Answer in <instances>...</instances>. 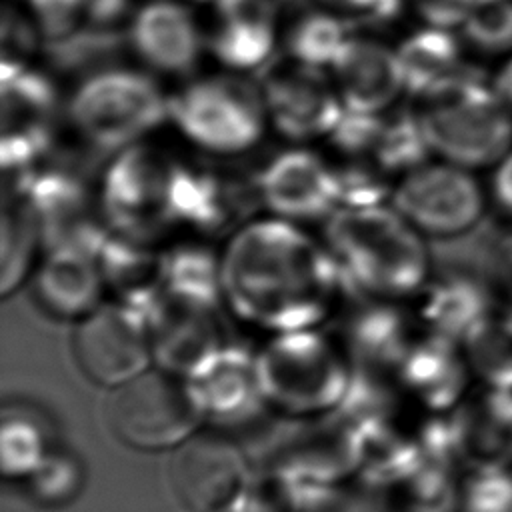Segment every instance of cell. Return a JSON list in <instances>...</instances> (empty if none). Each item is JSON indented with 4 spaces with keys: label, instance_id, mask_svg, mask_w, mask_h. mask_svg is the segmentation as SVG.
Returning a JSON list of instances; mask_svg holds the SVG:
<instances>
[{
    "label": "cell",
    "instance_id": "6da1fadb",
    "mask_svg": "<svg viewBox=\"0 0 512 512\" xmlns=\"http://www.w3.org/2000/svg\"><path fill=\"white\" fill-rule=\"evenodd\" d=\"M220 262L224 304L272 334L320 328L352 294L326 244L274 216L238 226Z\"/></svg>",
    "mask_w": 512,
    "mask_h": 512
},
{
    "label": "cell",
    "instance_id": "7a4b0ae2",
    "mask_svg": "<svg viewBox=\"0 0 512 512\" xmlns=\"http://www.w3.org/2000/svg\"><path fill=\"white\" fill-rule=\"evenodd\" d=\"M324 244L352 296L398 302L430 280L426 238L392 204L338 208L324 222Z\"/></svg>",
    "mask_w": 512,
    "mask_h": 512
},
{
    "label": "cell",
    "instance_id": "3957f363",
    "mask_svg": "<svg viewBox=\"0 0 512 512\" xmlns=\"http://www.w3.org/2000/svg\"><path fill=\"white\" fill-rule=\"evenodd\" d=\"M414 114L440 160L478 172L512 150V110L490 82L458 74L418 96Z\"/></svg>",
    "mask_w": 512,
    "mask_h": 512
},
{
    "label": "cell",
    "instance_id": "277c9868",
    "mask_svg": "<svg viewBox=\"0 0 512 512\" xmlns=\"http://www.w3.org/2000/svg\"><path fill=\"white\" fill-rule=\"evenodd\" d=\"M66 112L88 146L116 154L144 142L170 118V96L142 70L110 68L86 76Z\"/></svg>",
    "mask_w": 512,
    "mask_h": 512
},
{
    "label": "cell",
    "instance_id": "5b68a950",
    "mask_svg": "<svg viewBox=\"0 0 512 512\" xmlns=\"http://www.w3.org/2000/svg\"><path fill=\"white\" fill-rule=\"evenodd\" d=\"M168 120L192 146L216 156L252 150L268 126L260 84L232 70L182 86L170 96Z\"/></svg>",
    "mask_w": 512,
    "mask_h": 512
},
{
    "label": "cell",
    "instance_id": "8992f818",
    "mask_svg": "<svg viewBox=\"0 0 512 512\" xmlns=\"http://www.w3.org/2000/svg\"><path fill=\"white\" fill-rule=\"evenodd\" d=\"M256 360L264 398L290 412L338 406L352 376L344 346L318 328L274 334Z\"/></svg>",
    "mask_w": 512,
    "mask_h": 512
},
{
    "label": "cell",
    "instance_id": "52a82bcc",
    "mask_svg": "<svg viewBox=\"0 0 512 512\" xmlns=\"http://www.w3.org/2000/svg\"><path fill=\"white\" fill-rule=\"evenodd\" d=\"M178 160L138 142L112 154L96 190L110 232L152 242L172 224V184Z\"/></svg>",
    "mask_w": 512,
    "mask_h": 512
},
{
    "label": "cell",
    "instance_id": "ba28073f",
    "mask_svg": "<svg viewBox=\"0 0 512 512\" xmlns=\"http://www.w3.org/2000/svg\"><path fill=\"white\" fill-rule=\"evenodd\" d=\"M204 412L186 378L152 366L108 398L112 430L130 446L162 450L186 442Z\"/></svg>",
    "mask_w": 512,
    "mask_h": 512
},
{
    "label": "cell",
    "instance_id": "9c48e42d",
    "mask_svg": "<svg viewBox=\"0 0 512 512\" xmlns=\"http://www.w3.org/2000/svg\"><path fill=\"white\" fill-rule=\"evenodd\" d=\"M390 204L424 238L466 234L490 208L488 188L476 170L440 158L404 174L394 184Z\"/></svg>",
    "mask_w": 512,
    "mask_h": 512
},
{
    "label": "cell",
    "instance_id": "30bf717a",
    "mask_svg": "<svg viewBox=\"0 0 512 512\" xmlns=\"http://www.w3.org/2000/svg\"><path fill=\"white\" fill-rule=\"evenodd\" d=\"M72 350L92 382L120 388L154 366L148 314L128 302H102L76 322Z\"/></svg>",
    "mask_w": 512,
    "mask_h": 512
},
{
    "label": "cell",
    "instance_id": "8fae6325",
    "mask_svg": "<svg viewBox=\"0 0 512 512\" xmlns=\"http://www.w3.org/2000/svg\"><path fill=\"white\" fill-rule=\"evenodd\" d=\"M258 84L268 124L294 142L328 138L346 112L332 74L290 56L272 60Z\"/></svg>",
    "mask_w": 512,
    "mask_h": 512
},
{
    "label": "cell",
    "instance_id": "7c38bea8",
    "mask_svg": "<svg viewBox=\"0 0 512 512\" xmlns=\"http://www.w3.org/2000/svg\"><path fill=\"white\" fill-rule=\"evenodd\" d=\"M254 178L260 206L268 216L294 224L326 222L340 208L334 164L312 150L278 152Z\"/></svg>",
    "mask_w": 512,
    "mask_h": 512
},
{
    "label": "cell",
    "instance_id": "4fadbf2b",
    "mask_svg": "<svg viewBox=\"0 0 512 512\" xmlns=\"http://www.w3.org/2000/svg\"><path fill=\"white\" fill-rule=\"evenodd\" d=\"M170 480L180 502L192 512H230L246 494L248 466L230 440L198 434L174 452Z\"/></svg>",
    "mask_w": 512,
    "mask_h": 512
},
{
    "label": "cell",
    "instance_id": "5bb4252c",
    "mask_svg": "<svg viewBox=\"0 0 512 512\" xmlns=\"http://www.w3.org/2000/svg\"><path fill=\"white\" fill-rule=\"evenodd\" d=\"M154 364L192 378L224 344L218 308L190 304L164 290L148 310Z\"/></svg>",
    "mask_w": 512,
    "mask_h": 512
},
{
    "label": "cell",
    "instance_id": "9a60e30c",
    "mask_svg": "<svg viewBox=\"0 0 512 512\" xmlns=\"http://www.w3.org/2000/svg\"><path fill=\"white\" fill-rule=\"evenodd\" d=\"M128 40L138 58L158 74H188L208 40L188 2L148 0L128 22Z\"/></svg>",
    "mask_w": 512,
    "mask_h": 512
},
{
    "label": "cell",
    "instance_id": "2e32d148",
    "mask_svg": "<svg viewBox=\"0 0 512 512\" xmlns=\"http://www.w3.org/2000/svg\"><path fill=\"white\" fill-rule=\"evenodd\" d=\"M208 50L232 72L264 70L280 40L274 0H216Z\"/></svg>",
    "mask_w": 512,
    "mask_h": 512
},
{
    "label": "cell",
    "instance_id": "e0dca14e",
    "mask_svg": "<svg viewBox=\"0 0 512 512\" xmlns=\"http://www.w3.org/2000/svg\"><path fill=\"white\" fill-rule=\"evenodd\" d=\"M330 74L350 112L384 114L406 92L396 48L366 36L346 42Z\"/></svg>",
    "mask_w": 512,
    "mask_h": 512
},
{
    "label": "cell",
    "instance_id": "ac0fdd59",
    "mask_svg": "<svg viewBox=\"0 0 512 512\" xmlns=\"http://www.w3.org/2000/svg\"><path fill=\"white\" fill-rule=\"evenodd\" d=\"M34 298L62 320H82L102 304L106 290L98 254L82 248H50L32 274Z\"/></svg>",
    "mask_w": 512,
    "mask_h": 512
},
{
    "label": "cell",
    "instance_id": "d6986e66",
    "mask_svg": "<svg viewBox=\"0 0 512 512\" xmlns=\"http://www.w3.org/2000/svg\"><path fill=\"white\" fill-rule=\"evenodd\" d=\"M188 384L204 414L238 420L256 412L264 398L258 360L248 348L224 344Z\"/></svg>",
    "mask_w": 512,
    "mask_h": 512
},
{
    "label": "cell",
    "instance_id": "ffe728a7",
    "mask_svg": "<svg viewBox=\"0 0 512 512\" xmlns=\"http://www.w3.org/2000/svg\"><path fill=\"white\" fill-rule=\"evenodd\" d=\"M344 322L342 346L356 368L374 372L398 370L412 348V328L408 316L390 300L366 298Z\"/></svg>",
    "mask_w": 512,
    "mask_h": 512
},
{
    "label": "cell",
    "instance_id": "44dd1931",
    "mask_svg": "<svg viewBox=\"0 0 512 512\" xmlns=\"http://www.w3.org/2000/svg\"><path fill=\"white\" fill-rule=\"evenodd\" d=\"M400 384L432 412H450L466 394L470 362L446 336L414 340L398 366Z\"/></svg>",
    "mask_w": 512,
    "mask_h": 512
},
{
    "label": "cell",
    "instance_id": "7402d4cb",
    "mask_svg": "<svg viewBox=\"0 0 512 512\" xmlns=\"http://www.w3.org/2000/svg\"><path fill=\"white\" fill-rule=\"evenodd\" d=\"M406 92L414 98L462 74L464 44L446 28L426 26L414 30L396 48Z\"/></svg>",
    "mask_w": 512,
    "mask_h": 512
},
{
    "label": "cell",
    "instance_id": "603a6c76",
    "mask_svg": "<svg viewBox=\"0 0 512 512\" xmlns=\"http://www.w3.org/2000/svg\"><path fill=\"white\" fill-rule=\"evenodd\" d=\"M0 244V292L8 298L34 274L38 248L44 246L36 212L24 190L4 188Z\"/></svg>",
    "mask_w": 512,
    "mask_h": 512
},
{
    "label": "cell",
    "instance_id": "cb8c5ba5",
    "mask_svg": "<svg viewBox=\"0 0 512 512\" xmlns=\"http://www.w3.org/2000/svg\"><path fill=\"white\" fill-rule=\"evenodd\" d=\"M162 290L178 300L218 308L222 296V262L204 244H176L162 252Z\"/></svg>",
    "mask_w": 512,
    "mask_h": 512
},
{
    "label": "cell",
    "instance_id": "d4e9b609",
    "mask_svg": "<svg viewBox=\"0 0 512 512\" xmlns=\"http://www.w3.org/2000/svg\"><path fill=\"white\" fill-rule=\"evenodd\" d=\"M350 38L346 18L320 6L302 12L282 34L286 56L326 70H330Z\"/></svg>",
    "mask_w": 512,
    "mask_h": 512
},
{
    "label": "cell",
    "instance_id": "484cf974",
    "mask_svg": "<svg viewBox=\"0 0 512 512\" xmlns=\"http://www.w3.org/2000/svg\"><path fill=\"white\" fill-rule=\"evenodd\" d=\"M430 146L414 110L386 116L376 146V162L388 176H404L430 160Z\"/></svg>",
    "mask_w": 512,
    "mask_h": 512
},
{
    "label": "cell",
    "instance_id": "4316f807",
    "mask_svg": "<svg viewBox=\"0 0 512 512\" xmlns=\"http://www.w3.org/2000/svg\"><path fill=\"white\" fill-rule=\"evenodd\" d=\"M2 470L12 478H30L48 458L46 436L30 410L4 408L0 434Z\"/></svg>",
    "mask_w": 512,
    "mask_h": 512
},
{
    "label": "cell",
    "instance_id": "83f0119b",
    "mask_svg": "<svg viewBox=\"0 0 512 512\" xmlns=\"http://www.w3.org/2000/svg\"><path fill=\"white\" fill-rule=\"evenodd\" d=\"M460 28L464 48L502 62L512 54V0H480Z\"/></svg>",
    "mask_w": 512,
    "mask_h": 512
},
{
    "label": "cell",
    "instance_id": "f1b7e54d",
    "mask_svg": "<svg viewBox=\"0 0 512 512\" xmlns=\"http://www.w3.org/2000/svg\"><path fill=\"white\" fill-rule=\"evenodd\" d=\"M456 512H512V462L466 466Z\"/></svg>",
    "mask_w": 512,
    "mask_h": 512
},
{
    "label": "cell",
    "instance_id": "f546056e",
    "mask_svg": "<svg viewBox=\"0 0 512 512\" xmlns=\"http://www.w3.org/2000/svg\"><path fill=\"white\" fill-rule=\"evenodd\" d=\"M88 0H28V16L38 34L64 40L86 24Z\"/></svg>",
    "mask_w": 512,
    "mask_h": 512
},
{
    "label": "cell",
    "instance_id": "4dcf8cb0",
    "mask_svg": "<svg viewBox=\"0 0 512 512\" xmlns=\"http://www.w3.org/2000/svg\"><path fill=\"white\" fill-rule=\"evenodd\" d=\"M34 494L42 502H62L76 492L78 486V468L76 462L68 456H54L42 462V466L30 476Z\"/></svg>",
    "mask_w": 512,
    "mask_h": 512
},
{
    "label": "cell",
    "instance_id": "1f68e13d",
    "mask_svg": "<svg viewBox=\"0 0 512 512\" xmlns=\"http://www.w3.org/2000/svg\"><path fill=\"white\" fill-rule=\"evenodd\" d=\"M480 0H408L422 24L436 28L462 26Z\"/></svg>",
    "mask_w": 512,
    "mask_h": 512
},
{
    "label": "cell",
    "instance_id": "d6a6232c",
    "mask_svg": "<svg viewBox=\"0 0 512 512\" xmlns=\"http://www.w3.org/2000/svg\"><path fill=\"white\" fill-rule=\"evenodd\" d=\"M316 6L332 10L344 18H388L396 12L402 0H312Z\"/></svg>",
    "mask_w": 512,
    "mask_h": 512
},
{
    "label": "cell",
    "instance_id": "836d02e7",
    "mask_svg": "<svg viewBox=\"0 0 512 512\" xmlns=\"http://www.w3.org/2000/svg\"><path fill=\"white\" fill-rule=\"evenodd\" d=\"M488 202L508 222H512V150L492 168V176L486 184Z\"/></svg>",
    "mask_w": 512,
    "mask_h": 512
},
{
    "label": "cell",
    "instance_id": "e575fe53",
    "mask_svg": "<svg viewBox=\"0 0 512 512\" xmlns=\"http://www.w3.org/2000/svg\"><path fill=\"white\" fill-rule=\"evenodd\" d=\"M496 94L502 98V102L512 110V54L498 62V72L490 80Z\"/></svg>",
    "mask_w": 512,
    "mask_h": 512
},
{
    "label": "cell",
    "instance_id": "d590c367",
    "mask_svg": "<svg viewBox=\"0 0 512 512\" xmlns=\"http://www.w3.org/2000/svg\"><path fill=\"white\" fill-rule=\"evenodd\" d=\"M230 512H274V508L270 504H266L264 500L250 496L248 492L236 502V506Z\"/></svg>",
    "mask_w": 512,
    "mask_h": 512
},
{
    "label": "cell",
    "instance_id": "8d00e7d4",
    "mask_svg": "<svg viewBox=\"0 0 512 512\" xmlns=\"http://www.w3.org/2000/svg\"><path fill=\"white\" fill-rule=\"evenodd\" d=\"M182 2H196V4H212V2H216V0H182Z\"/></svg>",
    "mask_w": 512,
    "mask_h": 512
}]
</instances>
